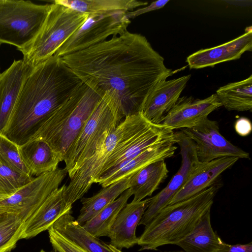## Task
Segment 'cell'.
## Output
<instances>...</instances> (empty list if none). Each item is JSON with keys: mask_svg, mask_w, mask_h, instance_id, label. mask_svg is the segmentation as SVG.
Instances as JSON below:
<instances>
[{"mask_svg": "<svg viewBox=\"0 0 252 252\" xmlns=\"http://www.w3.org/2000/svg\"><path fill=\"white\" fill-rule=\"evenodd\" d=\"M252 50V28L247 27L241 35L221 45L198 50L189 56L186 62L190 69L213 67L227 61L240 59Z\"/></svg>", "mask_w": 252, "mask_h": 252, "instance_id": "16", "label": "cell"}, {"mask_svg": "<svg viewBox=\"0 0 252 252\" xmlns=\"http://www.w3.org/2000/svg\"><path fill=\"white\" fill-rule=\"evenodd\" d=\"M221 186L219 181L193 196L162 209L138 237L139 251L156 250L162 246L176 245L185 238L201 216L211 210Z\"/></svg>", "mask_w": 252, "mask_h": 252, "instance_id": "3", "label": "cell"}, {"mask_svg": "<svg viewBox=\"0 0 252 252\" xmlns=\"http://www.w3.org/2000/svg\"><path fill=\"white\" fill-rule=\"evenodd\" d=\"M7 197L0 194V201Z\"/></svg>", "mask_w": 252, "mask_h": 252, "instance_id": "37", "label": "cell"}, {"mask_svg": "<svg viewBox=\"0 0 252 252\" xmlns=\"http://www.w3.org/2000/svg\"><path fill=\"white\" fill-rule=\"evenodd\" d=\"M175 141H166L154 145L135 157L125 161L101 174L95 182L103 188L134 174L153 162L173 156L177 149Z\"/></svg>", "mask_w": 252, "mask_h": 252, "instance_id": "15", "label": "cell"}, {"mask_svg": "<svg viewBox=\"0 0 252 252\" xmlns=\"http://www.w3.org/2000/svg\"><path fill=\"white\" fill-rule=\"evenodd\" d=\"M169 0H159L152 2L150 5L135 10L127 12L126 13V17L130 20L146 13L158 10L163 7Z\"/></svg>", "mask_w": 252, "mask_h": 252, "instance_id": "33", "label": "cell"}, {"mask_svg": "<svg viewBox=\"0 0 252 252\" xmlns=\"http://www.w3.org/2000/svg\"><path fill=\"white\" fill-rule=\"evenodd\" d=\"M121 122L110 100L101 97L64 157L65 169L69 178L101 148Z\"/></svg>", "mask_w": 252, "mask_h": 252, "instance_id": "8", "label": "cell"}, {"mask_svg": "<svg viewBox=\"0 0 252 252\" xmlns=\"http://www.w3.org/2000/svg\"><path fill=\"white\" fill-rule=\"evenodd\" d=\"M48 230L50 242L56 252H88L52 228Z\"/></svg>", "mask_w": 252, "mask_h": 252, "instance_id": "32", "label": "cell"}, {"mask_svg": "<svg viewBox=\"0 0 252 252\" xmlns=\"http://www.w3.org/2000/svg\"><path fill=\"white\" fill-rule=\"evenodd\" d=\"M152 124L141 112L124 118L108 136L101 148L70 178L63 193L66 206L72 207L74 202L81 199L92 184L95 183L109 158Z\"/></svg>", "mask_w": 252, "mask_h": 252, "instance_id": "5", "label": "cell"}, {"mask_svg": "<svg viewBox=\"0 0 252 252\" xmlns=\"http://www.w3.org/2000/svg\"><path fill=\"white\" fill-rule=\"evenodd\" d=\"M1 215V214H0V215Z\"/></svg>", "mask_w": 252, "mask_h": 252, "instance_id": "39", "label": "cell"}, {"mask_svg": "<svg viewBox=\"0 0 252 252\" xmlns=\"http://www.w3.org/2000/svg\"><path fill=\"white\" fill-rule=\"evenodd\" d=\"M236 132L241 136H246L252 131V124L250 120L245 117H241L237 120L234 125Z\"/></svg>", "mask_w": 252, "mask_h": 252, "instance_id": "35", "label": "cell"}, {"mask_svg": "<svg viewBox=\"0 0 252 252\" xmlns=\"http://www.w3.org/2000/svg\"><path fill=\"white\" fill-rule=\"evenodd\" d=\"M60 216L50 227L88 252H113L106 244L87 231L71 215Z\"/></svg>", "mask_w": 252, "mask_h": 252, "instance_id": "22", "label": "cell"}, {"mask_svg": "<svg viewBox=\"0 0 252 252\" xmlns=\"http://www.w3.org/2000/svg\"><path fill=\"white\" fill-rule=\"evenodd\" d=\"M222 106L228 111H252V75L241 81L220 87L215 94Z\"/></svg>", "mask_w": 252, "mask_h": 252, "instance_id": "26", "label": "cell"}, {"mask_svg": "<svg viewBox=\"0 0 252 252\" xmlns=\"http://www.w3.org/2000/svg\"><path fill=\"white\" fill-rule=\"evenodd\" d=\"M169 170L165 160L153 162L131 176L129 189L133 201H140L151 196L168 177Z\"/></svg>", "mask_w": 252, "mask_h": 252, "instance_id": "24", "label": "cell"}, {"mask_svg": "<svg viewBox=\"0 0 252 252\" xmlns=\"http://www.w3.org/2000/svg\"><path fill=\"white\" fill-rule=\"evenodd\" d=\"M191 75L159 82L146 98L141 110L143 116L149 122L161 124L165 115L180 97Z\"/></svg>", "mask_w": 252, "mask_h": 252, "instance_id": "14", "label": "cell"}, {"mask_svg": "<svg viewBox=\"0 0 252 252\" xmlns=\"http://www.w3.org/2000/svg\"><path fill=\"white\" fill-rule=\"evenodd\" d=\"M33 178L17 172L0 161V194L8 197Z\"/></svg>", "mask_w": 252, "mask_h": 252, "instance_id": "30", "label": "cell"}, {"mask_svg": "<svg viewBox=\"0 0 252 252\" xmlns=\"http://www.w3.org/2000/svg\"><path fill=\"white\" fill-rule=\"evenodd\" d=\"M175 135L176 143L180 148L181 165L167 186L151 198L139 225H147L162 209L168 205L171 199L182 188L201 163L198 159L193 140L182 131L175 132Z\"/></svg>", "mask_w": 252, "mask_h": 252, "instance_id": "11", "label": "cell"}, {"mask_svg": "<svg viewBox=\"0 0 252 252\" xmlns=\"http://www.w3.org/2000/svg\"><path fill=\"white\" fill-rule=\"evenodd\" d=\"M131 195L132 194L130 190L127 189L113 202L86 221L82 226L96 238L108 237L110 228L117 215L126 205Z\"/></svg>", "mask_w": 252, "mask_h": 252, "instance_id": "28", "label": "cell"}, {"mask_svg": "<svg viewBox=\"0 0 252 252\" xmlns=\"http://www.w3.org/2000/svg\"><path fill=\"white\" fill-rule=\"evenodd\" d=\"M108 247L113 252H123L121 250L117 249L110 244L108 245Z\"/></svg>", "mask_w": 252, "mask_h": 252, "instance_id": "36", "label": "cell"}, {"mask_svg": "<svg viewBox=\"0 0 252 252\" xmlns=\"http://www.w3.org/2000/svg\"><path fill=\"white\" fill-rule=\"evenodd\" d=\"M221 106L216 94L203 99L184 96L178 99L161 124L173 130L189 128L208 118L210 113Z\"/></svg>", "mask_w": 252, "mask_h": 252, "instance_id": "13", "label": "cell"}, {"mask_svg": "<svg viewBox=\"0 0 252 252\" xmlns=\"http://www.w3.org/2000/svg\"><path fill=\"white\" fill-rule=\"evenodd\" d=\"M62 58L83 83L110 100L120 121L140 112L154 87L174 73L144 36L127 31Z\"/></svg>", "mask_w": 252, "mask_h": 252, "instance_id": "1", "label": "cell"}, {"mask_svg": "<svg viewBox=\"0 0 252 252\" xmlns=\"http://www.w3.org/2000/svg\"><path fill=\"white\" fill-rule=\"evenodd\" d=\"M181 131L194 142L198 159L207 162L217 159L236 157L250 159V155L235 146L220 133L217 122L208 118L189 128Z\"/></svg>", "mask_w": 252, "mask_h": 252, "instance_id": "12", "label": "cell"}, {"mask_svg": "<svg viewBox=\"0 0 252 252\" xmlns=\"http://www.w3.org/2000/svg\"><path fill=\"white\" fill-rule=\"evenodd\" d=\"M67 173L65 168H58L33 178L14 194L0 201V214H13L24 223L59 188Z\"/></svg>", "mask_w": 252, "mask_h": 252, "instance_id": "10", "label": "cell"}, {"mask_svg": "<svg viewBox=\"0 0 252 252\" xmlns=\"http://www.w3.org/2000/svg\"><path fill=\"white\" fill-rule=\"evenodd\" d=\"M151 198L126 204L117 215L108 235L110 244L121 250L137 244V226L148 208Z\"/></svg>", "mask_w": 252, "mask_h": 252, "instance_id": "18", "label": "cell"}, {"mask_svg": "<svg viewBox=\"0 0 252 252\" xmlns=\"http://www.w3.org/2000/svg\"><path fill=\"white\" fill-rule=\"evenodd\" d=\"M123 11L88 14L85 22L57 51L62 57L100 43L110 36L119 35L126 31L130 21Z\"/></svg>", "mask_w": 252, "mask_h": 252, "instance_id": "9", "label": "cell"}, {"mask_svg": "<svg viewBox=\"0 0 252 252\" xmlns=\"http://www.w3.org/2000/svg\"><path fill=\"white\" fill-rule=\"evenodd\" d=\"M54 2L88 14L115 11L127 12L148 4L147 2L137 0H55Z\"/></svg>", "mask_w": 252, "mask_h": 252, "instance_id": "27", "label": "cell"}, {"mask_svg": "<svg viewBox=\"0 0 252 252\" xmlns=\"http://www.w3.org/2000/svg\"><path fill=\"white\" fill-rule=\"evenodd\" d=\"M21 159L32 176L53 171L63 161L45 141L33 139L19 146Z\"/></svg>", "mask_w": 252, "mask_h": 252, "instance_id": "21", "label": "cell"}, {"mask_svg": "<svg viewBox=\"0 0 252 252\" xmlns=\"http://www.w3.org/2000/svg\"><path fill=\"white\" fill-rule=\"evenodd\" d=\"M23 222L12 214L0 216V252H9L20 240Z\"/></svg>", "mask_w": 252, "mask_h": 252, "instance_id": "29", "label": "cell"}, {"mask_svg": "<svg viewBox=\"0 0 252 252\" xmlns=\"http://www.w3.org/2000/svg\"><path fill=\"white\" fill-rule=\"evenodd\" d=\"M210 211L203 214L191 232L176 245L185 252H217L224 242L212 227Z\"/></svg>", "mask_w": 252, "mask_h": 252, "instance_id": "23", "label": "cell"}, {"mask_svg": "<svg viewBox=\"0 0 252 252\" xmlns=\"http://www.w3.org/2000/svg\"><path fill=\"white\" fill-rule=\"evenodd\" d=\"M83 84L55 55L33 67L2 132L19 146L33 139L48 117Z\"/></svg>", "mask_w": 252, "mask_h": 252, "instance_id": "2", "label": "cell"}, {"mask_svg": "<svg viewBox=\"0 0 252 252\" xmlns=\"http://www.w3.org/2000/svg\"><path fill=\"white\" fill-rule=\"evenodd\" d=\"M217 252H252V243L230 245L223 242Z\"/></svg>", "mask_w": 252, "mask_h": 252, "instance_id": "34", "label": "cell"}, {"mask_svg": "<svg viewBox=\"0 0 252 252\" xmlns=\"http://www.w3.org/2000/svg\"><path fill=\"white\" fill-rule=\"evenodd\" d=\"M39 252H56V251L46 252L43 250H41Z\"/></svg>", "mask_w": 252, "mask_h": 252, "instance_id": "38", "label": "cell"}, {"mask_svg": "<svg viewBox=\"0 0 252 252\" xmlns=\"http://www.w3.org/2000/svg\"><path fill=\"white\" fill-rule=\"evenodd\" d=\"M0 161L17 172L32 176L21 159L19 146L0 133Z\"/></svg>", "mask_w": 252, "mask_h": 252, "instance_id": "31", "label": "cell"}, {"mask_svg": "<svg viewBox=\"0 0 252 252\" xmlns=\"http://www.w3.org/2000/svg\"><path fill=\"white\" fill-rule=\"evenodd\" d=\"M0 74H1V73H0Z\"/></svg>", "mask_w": 252, "mask_h": 252, "instance_id": "40", "label": "cell"}, {"mask_svg": "<svg viewBox=\"0 0 252 252\" xmlns=\"http://www.w3.org/2000/svg\"><path fill=\"white\" fill-rule=\"evenodd\" d=\"M51 4L29 0H0V44L15 46L21 52L40 31Z\"/></svg>", "mask_w": 252, "mask_h": 252, "instance_id": "7", "label": "cell"}, {"mask_svg": "<svg viewBox=\"0 0 252 252\" xmlns=\"http://www.w3.org/2000/svg\"><path fill=\"white\" fill-rule=\"evenodd\" d=\"M238 159L236 157H226L201 162L168 205L188 199L219 181L221 174Z\"/></svg>", "mask_w": 252, "mask_h": 252, "instance_id": "19", "label": "cell"}, {"mask_svg": "<svg viewBox=\"0 0 252 252\" xmlns=\"http://www.w3.org/2000/svg\"><path fill=\"white\" fill-rule=\"evenodd\" d=\"M33 67L14 60L0 75V133L6 126L22 88Z\"/></svg>", "mask_w": 252, "mask_h": 252, "instance_id": "17", "label": "cell"}, {"mask_svg": "<svg viewBox=\"0 0 252 252\" xmlns=\"http://www.w3.org/2000/svg\"><path fill=\"white\" fill-rule=\"evenodd\" d=\"M101 98L83 83L48 117L33 139L45 141L63 160Z\"/></svg>", "mask_w": 252, "mask_h": 252, "instance_id": "4", "label": "cell"}, {"mask_svg": "<svg viewBox=\"0 0 252 252\" xmlns=\"http://www.w3.org/2000/svg\"><path fill=\"white\" fill-rule=\"evenodd\" d=\"M64 184L54 191L35 212L23 223L20 239L36 236L48 230L62 215L72 211L64 201Z\"/></svg>", "mask_w": 252, "mask_h": 252, "instance_id": "20", "label": "cell"}, {"mask_svg": "<svg viewBox=\"0 0 252 252\" xmlns=\"http://www.w3.org/2000/svg\"><path fill=\"white\" fill-rule=\"evenodd\" d=\"M88 17V14L55 2L52 3L40 31L32 42L21 51L23 61L33 67L54 55Z\"/></svg>", "mask_w": 252, "mask_h": 252, "instance_id": "6", "label": "cell"}, {"mask_svg": "<svg viewBox=\"0 0 252 252\" xmlns=\"http://www.w3.org/2000/svg\"><path fill=\"white\" fill-rule=\"evenodd\" d=\"M132 175L103 188L90 197L82 198L81 202L82 207L76 220L78 223L83 225L128 189L130 179Z\"/></svg>", "mask_w": 252, "mask_h": 252, "instance_id": "25", "label": "cell"}]
</instances>
